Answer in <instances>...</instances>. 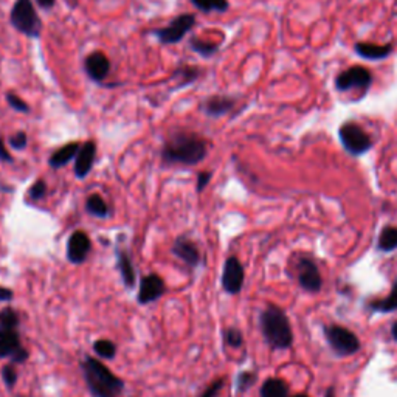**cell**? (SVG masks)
Listing matches in <instances>:
<instances>
[{
    "label": "cell",
    "mask_w": 397,
    "mask_h": 397,
    "mask_svg": "<svg viewBox=\"0 0 397 397\" xmlns=\"http://www.w3.org/2000/svg\"><path fill=\"white\" fill-rule=\"evenodd\" d=\"M13 155L10 154V150L6 149V143L4 141V138L0 137V162H5V163H13Z\"/></svg>",
    "instance_id": "cell-38"
},
{
    "label": "cell",
    "mask_w": 397,
    "mask_h": 397,
    "mask_svg": "<svg viewBox=\"0 0 397 397\" xmlns=\"http://www.w3.org/2000/svg\"><path fill=\"white\" fill-rule=\"evenodd\" d=\"M81 371L93 397H120L124 390V382L105 367L100 360L87 355L81 362Z\"/></svg>",
    "instance_id": "cell-2"
},
{
    "label": "cell",
    "mask_w": 397,
    "mask_h": 397,
    "mask_svg": "<svg viewBox=\"0 0 397 397\" xmlns=\"http://www.w3.org/2000/svg\"><path fill=\"white\" fill-rule=\"evenodd\" d=\"M85 210L89 214L95 218H101L105 219L109 216V205L106 203L105 198H102L100 194H92L87 197L85 201Z\"/></svg>",
    "instance_id": "cell-23"
},
{
    "label": "cell",
    "mask_w": 397,
    "mask_h": 397,
    "mask_svg": "<svg viewBox=\"0 0 397 397\" xmlns=\"http://www.w3.org/2000/svg\"><path fill=\"white\" fill-rule=\"evenodd\" d=\"M244 285V267L241 261L236 256H230L224 264V273H222V288L230 295H236L242 290Z\"/></svg>",
    "instance_id": "cell-9"
},
{
    "label": "cell",
    "mask_w": 397,
    "mask_h": 397,
    "mask_svg": "<svg viewBox=\"0 0 397 397\" xmlns=\"http://www.w3.org/2000/svg\"><path fill=\"white\" fill-rule=\"evenodd\" d=\"M2 379H4V384L10 388H14V385L18 384V371H16V368L13 367V365H6V367H4L2 369Z\"/></svg>",
    "instance_id": "cell-34"
},
{
    "label": "cell",
    "mask_w": 397,
    "mask_h": 397,
    "mask_svg": "<svg viewBox=\"0 0 397 397\" xmlns=\"http://www.w3.org/2000/svg\"><path fill=\"white\" fill-rule=\"evenodd\" d=\"M194 25H196V16L191 13H186L174 18L168 25L154 30L153 35L158 39V42L160 44L174 45L184 41L185 36L194 28Z\"/></svg>",
    "instance_id": "cell-5"
},
{
    "label": "cell",
    "mask_w": 397,
    "mask_h": 397,
    "mask_svg": "<svg viewBox=\"0 0 397 397\" xmlns=\"http://www.w3.org/2000/svg\"><path fill=\"white\" fill-rule=\"evenodd\" d=\"M208 154V141L194 132H177L166 138L162 148V160L166 165L193 166Z\"/></svg>",
    "instance_id": "cell-1"
},
{
    "label": "cell",
    "mask_w": 397,
    "mask_h": 397,
    "mask_svg": "<svg viewBox=\"0 0 397 397\" xmlns=\"http://www.w3.org/2000/svg\"><path fill=\"white\" fill-rule=\"evenodd\" d=\"M391 336H393V338L397 341V321L393 324V328H391Z\"/></svg>",
    "instance_id": "cell-41"
},
{
    "label": "cell",
    "mask_w": 397,
    "mask_h": 397,
    "mask_svg": "<svg viewBox=\"0 0 397 397\" xmlns=\"http://www.w3.org/2000/svg\"><path fill=\"white\" fill-rule=\"evenodd\" d=\"M355 53L368 61H382L388 58L393 52V44L377 45V44H368V42H357L354 45Z\"/></svg>",
    "instance_id": "cell-17"
},
{
    "label": "cell",
    "mask_w": 397,
    "mask_h": 397,
    "mask_svg": "<svg viewBox=\"0 0 397 397\" xmlns=\"http://www.w3.org/2000/svg\"><path fill=\"white\" fill-rule=\"evenodd\" d=\"M369 307L374 312H382V314H388V312H394L397 311V281L394 283L393 289L390 292V295L384 300L379 301H372L369 304Z\"/></svg>",
    "instance_id": "cell-25"
},
{
    "label": "cell",
    "mask_w": 397,
    "mask_h": 397,
    "mask_svg": "<svg viewBox=\"0 0 397 397\" xmlns=\"http://www.w3.org/2000/svg\"><path fill=\"white\" fill-rule=\"evenodd\" d=\"M19 326V315L11 307L0 311V331H16Z\"/></svg>",
    "instance_id": "cell-29"
},
{
    "label": "cell",
    "mask_w": 397,
    "mask_h": 397,
    "mask_svg": "<svg viewBox=\"0 0 397 397\" xmlns=\"http://www.w3.org/2000/svg\"><path fill=\"white\" fill-rule=\"evenodd\" d=\"M93 351L106 360H112L117 355V345L107 338H100L93 343Z\"/></svg>",
    "instance_id": "cell-28"
},
{
    "label": "cell",
    "mask_w": 397,
    "mask_h": 397,
    "mask_svg": "<svg viewBox=\"0 0 397 397\" xmlns=\"http://www.w3.org/2000/svg\"><path fill=\"white\" fill-rule=\"evenodd\" d=\"M236 106V98L230 95H213L202 101V112L210 118H219L230 114Z\"/></svg>",
    "instance_id": "cell-14"
},
{
    "label": "cell",
    "mask_w": 397,
    "mask_h": 397,
    "mask_svg": "<svg viewBox=\"0 0 397 397\" xmlns=\"http://www.w3.org/2000/svg\"><path fill=\"white\" fill-rule=\"evenodd\" d=\"M35 2L42 8V10H52V8L57 5V0H35Z\"/></svg>",
    "instance_id": "cell-40"
},
{
    "label": "cell",
    "mask_w": 397,
    "mask_h": 397,
    "mask_svg": "<svg viewBox=\"0 0 397 397\" xmlns=\"http://www.w3.org/2000/svg\"><path fill=\"white\" fill-rule=\"evenodd\" d=\"M5 100H6V102H8V106H10L13 110H16V112L30 114V110H31L30 106L19 97V95H16V93H13V92H6Z\"/></svg>",
    "instance_id": "cell-30"
},
{
    "label": "cell",
    "mask_w": 397,
    "mask_h": 397,
    "mask_svg": "<svg viewBox=\"0 0 397 397\" xmlns=\"http://www.w3.org/2000/svg\"><path fill=\"white\" fill-rule=\"evenodd\" d=\"M188 45H189V49H191V52L197 53L198 57H202V58H213L214 54L219 52V47H220L218 42L202 41V39L197 36H193L191 39H189Z\"/></svg>",
    "instance_id": "cell-22"
},
{
    "label": "cell",
    "mask_w": 397,
    "mask_h": 397,
    "mask_svg": "<svg viewBox=\"0 0 397 397\" xmlns=\"http://www.w3.org/2000/svg\"><path fill=\"white\" fill-rule=\"evenodd\" d=\"M117 258H118V270H120L123 283L126 288L132 289L135 283H137V273H135V268H134L129 253L126 250H118Z\"/></svg>",
    "instance_id": "cell-19"
},
{
    "label": "cell",
    "mask_w": 397,
    "mask_h": 397,
    "mask_svg": "<svg viewBox=\"0 0 397 397\" xmlns=\"http://www.w3.org/2000/svg\"><path fill=\"white\" fill-rule=\"evenodd\" d=\"M198 11L205 14L210 13H225L230 8L228 0H189Z\"/></svg>",
    "instance_id": "cell-24"
},
{
    "label": "cell",
    "mask_w": 397,
    "mask_h": 397,
    "mask_svg": "<svg viewBox=\"0 0 397 397\" xmlns=\"http://www.w3.org/2000/svg\"><path fill=\"white\" fill-rule=\"evenodd\" d=\"M289 388L281 379H267L261 386V397H288Z\"/></svg>",
    "instance_id": "cell-21"
},
{
    "label": "cell",
    "mask_w": 397,
    "mask_h": 397,
    "mask_svg": "<svg viewBox=\"0 0 397 397\" xmlns=\"http://www.w3.org/2000/svg\"><path fill=\"white\" fill-rule=\"evenodd\" d=\"M224 386V379H218L214 380L211 385H208L205 388V391L201 394V397H216L219 394V391Z\"/></svg>",
    "instance_id": "cell-36"
},
{
    "label": "cell",
    "mask_w": 397,
    "mask_h": 397,
    "mask_svg": "<svg viewBox=\"0 0 397 397\" xmlns=\"http://www.w3.org/2000/svg\"><path fill=\"white\" fill-rule=\"evenodd\" d=\"M371 84H372L371 71L362 66H355L341 71L336 79V89L338 92H348V90L368 92Z\"/></svg>",
    "instance_id": "cell-8"
},
{
    "label": "cell",
    "mask_w": 397,
    "mask_h": 397,
    "mask_svg": "<svg viewBox=\"0 0 397 397\" xmlns=\"http://www.w3.org/2000/svg\"><path fill=\"white\" fill-rule=\"evenodd\" d=\"M377 247L380 251L390 253L397 250V227H385L379 236Z\"/></svg>",
    "instance_id": "cell-26"
},
{
    "label": "cell",
    "mask_w": 397,
    "mask_h": 397,
    "mask_svg": "<svg viewBox=\"0 0 397 397\" xmlns=\"http://www.w3.org/2000/svg\"><path fill=\"white\" fill-rule=\"evenodd\" d=\"M10 23L27 37L37 39L42 35V19L39 18L33 0H16L10 13Z\"/></svg>",
    "instance_id": "cell-4"
},
{
    "label": "cell",
    "mask_w": 397,
    "mask_h": 397,
    "mask_svg": "<svg viewBox=\"0 0 397 397\" xmlns=\"http://www.w3.org/2000/svg\"><path fill=\"white\" fill-rule=\"evenodd\" d=\"M338 137L341 145L348 150L351 155H363L372 148V140L369 135L365 132L362 126H359L354 122L345 123L338 129Z\"/></svg>",
    "instance_id": "cell-6"
},
{
    "label": "cell",
    "mask_w": 397,
    "mask_h": 397,
    "mask_svg": "<svg viewBox=\"0 0 397 397\" xmlns=\"http://www.w3.org/2000/svg\"><path fill=\"white\" fill-rule=\"evenodd\" d=\"M224 338H225V343L232 348H239L244 341V337L239 329H235V328H230L225 331L224 333Z\"/></svg>",
    "instance_id": "cell-32"
},
{
    "label": "cell",
    "mask_w": 397,
    "mask_h": 397,
    "mask_svg": "<svg viewBox=\"0 0 397 397\" xmlns=\"http://www.w3.org/2000/svg\"><path fill=\"white\" fill-rule=\"evenodd\" d=\"M211 176L213 174L210 171H202V172H198V176H197V191L201 193L203 191V189L208 186L210 184V180H211Z\"/></svg>",
    "instance_id": "cell-37"
},
{
    "label": "cell",
    "mask_w": 397,
    "mask_h": 397,
    "mask_svg": "<svg viewBox=\"0 0 397 397\" xmlns=\"http://www.w3.org/2000/svg\"><path fill=\"white\" fill-rule=\"evenodd\" d=\"M13 290L11 289H6V288H2L0 285V301H4V303H6V301H11L13 300Z\"/></svg>",
    "instance_id": "cell-39"
},
{
    "label": "cell",
    "mask_w": 397,
    "mask_h": 397,
    "mask_svg": "<svg viewBox=\"0 0 397 397\" xmlns=\"http://www.w3.org/2000/svg\"><path fill=\"white\" fill-rule=\"evenodd\" d=\"M95 158H97V143L89 140L79 148V153L75 158V176L78 179H85L89 176Z\"/></svg>",
    "instance_id": "cell-16"
},
{
    "label": "cell",
    "mask_w": 397,
    "mask_h": 397,
    "mask_svg": "<svg viewBox=\"0 0 397 397\" xmlns=\"http://www.w3.org/2000/svg\"><path fill=\"white\" fill-rule=\"evenodd\" d=\"M47 194V184L44 180H37L35 182L33 185H31L28 196L33 198V201H41V198Z\"/></svg>",
    "instance_id": "cell-35"
},
{
    "label": "cell",
    "mask_w": 397,
    "mask_h": 397,
    "mask_svg": "<svg viewBox=\"0 0 397 397\" xmlns=\"http://www.w3.org/2000/svg\"><path fill=\"white\" fill-rule=\"evenodd\" d=\"M298 283L307 292L316 293L321 290L323 280L319 267L309 258H301L298 261Z\"/></svg>",
    "instance_id": "cell-10"
},
{
    "label": "cell",
    "mask_w": 397,
    "mask_h": 397,
    "mask_svg": "<svg viewBox=\"0 0 397 397\" xmlns=\"http://www.w3.org/2000/svg\"><path fill=\"white\" fill-rule=\"evenodd\" d=\"M255 380H256V376L253 374V372H249V371L241 372V374L237 376V380H236L237 391H239V393L247 391L249 388H250L253 384H255Z\"/></svg>",
    "instance_id": "cell-31"
},
{
    "label": "cell",
    "mask_w": 397,
    "mask_h": 397,
    "mask_svg": "<svg viewBox=\"0 0 397 397\" xmlns=\"http://www.w3.org/2000/svg\"><path fill=\"white\" fill-rule=\"evenodd\" d=\"M324 337H326L332 351L340 357L352 355L360 349V341L355 333L343 326H326Z\"/></svg>",
    "instance_id": "cell-7"
},
{
    "label": "cell",
    "mask_w": 397,
    "mask_h": 397,
    "mask_svg": "<svg viewBox=\"0 0 397 397\" xmlns=\"http://www.w3.org/2000/svg\"><path fill=\"white\" fill-rule=\"evenodd\" d=\"M324 397H336V393H333V388H329V390L326 391V394H324Z\"/></svg>",
    "instance_id": "cell-42"
},
{
    "label": "cell",
    "mask_w": 397,
    "mask_h": 397,
    "mask_svg": "<svg viewBox=\"0 0 397 397\" xmlns=\"http://www.w3.org/2000/svg\"><path fill=\"white\" fill-rule=\"evenodd\" d=\"M79 148H81V145H79L78 141H71V143H67V145H64V146H61L50 155L49 165L53 170L64 168V166L69 165L71 160H75L79 153Z\"/></svg>",
    "instance_id": "cell-18"
},
{
    "label": "cell",
    "mask_w": 397,
    "mask_h": 397,
    "mask_svg": "<svg viewBox=\"0 0 397 397\" xmlns=\"http://www.w3.org/2000/svg\"><path fill=\"white\" fill-rule=\"evenodd\" d=\"M293 397H307L306 394H298V396H293Z\"/></svg>",
    "instance_id": "cell-43"
},
{
    "label": "cell",
    "mask_w": 397,
    "mask_h": 397,
    "mask_svg": "<svg viewBox=\"0 0 397 397\" xmlns=\"http://www.w3.org/2000/svg\"><path fill=\"white\" fill-rule=\"evenodd\" d=\"M261 331L264 340L275 349H288L293 341L290 321L280 307L270 304L261 314Z\"/></svg>",
    "instance_id": "cell-3"
},
{
    "label": "cell",
    "mask_w": 397,
    "mask_h": 397,
    "mask_svg": "<svg viewBox=\"0 0 397 397\" xmlns=\"http://www.w3.org/2000/svg\"><path fill=\"white\" fill-rule=\"evenodd\" d=\"M198 76H201V70L194 66H180L172 75V78H180L179 87H185L196 83Z\"/></svg>",
    "instance_id": "cell-27"
},
{
    "label": "cell",
    "mask_w": 397,
    "mask_h": 397,
    "mask_svg": "<svg viewBox=\"0 0 397 397\" xmlns=\"http://www.w3.org/2000/svg\"><path fill=\"white\" fill-rule=\"evenodd\" d=\"M84 71L93 83H105L110 73V61L102 52H92L84 59Z\"/></svg>",
    "instance_id": "cell-13"
},
{
    "label": "cell",
    "mask_w": 397,
    "mask_h": 397,
    "mask_svg": "<svg viewBox=\"0 0 397 397\" xmlns=\"http://www.w3.org/2000/svg\"><path fill=\"white\" fill-rule=\"evenodd\" d=\"M22 348L18 331H0V359H6L19 351Z\"/></svg>",
    "instance_id": "cell-20"
},
{
    "label": "cell",
    "mask_w": 397,
    "mask_h": 397,
    "mask_svg": "<svg viewBox=\"0 0 397 397\" xmlns=\"http://www.w3.org/2000/svg\"><path fill=\"white\" fill-rule=\"evenodd\" d=\"M90 250H92V242L87 233L78 230V232H73L70 235L67 242V259L71 264L75 266L83 264L87 256H89Z\"/></svg>",
    "instance_id": "cell-11"
},
{
    "label": "cell",
    "mask_w": 397,
    "mask_h": 397,
    "mask_svg": "<svg viewBox=\"0 0 397 397\" xmlns=\"http://www.w3.org/2000/svg\"><path fill=\"white\" fill-rule=\"evenodd\" d=\"M166 292V284L162 280V276H158L157 273H150L143 276V280L140 283V290H138V303L140 304H149L154 303L158 298H162Z\"/></svg>",
    "instance_id": "cell-12"
},
{
    "label": "cell",
    "mask_w": 397,
    "mask_h": 397,
    "mask_svg": "<svg viewBox=\"0 0 397 397\" xmlns=\"http://www.w3.org/2000/svg\"><path fill=\"white\" fill-rule=\"evenodd\" d=\"M8 145H10L13 149H18V150H22V149H25L28 146V137H27V134L25 132H16L13 134L10 138H8Z\"/></svg>",
    "instance_id": "cell-33"
},
{
    "label": "cell",
    "mask_w": 397,
    "mask_h": 397,
    "mask_svg": "<svg viewBox=\"0 0 397 397\" xmlns=\"http://www.w3.org/2000/svg\"><path fill=\"white\" fill-rule=\"evenodd\" d=\"M172 255L184 261L188 267H197L201 264V251L193 239L186 236H180L172 245Z\"/></svg>",
    "instance_id": "cell-15"
}]
</instances>
